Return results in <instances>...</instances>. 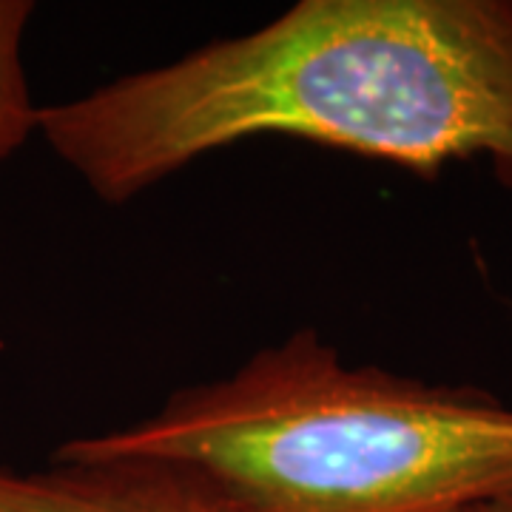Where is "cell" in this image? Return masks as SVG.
Instances as JSON below:
<instances>
[{
    "label": "cell",
    "instance_id": "cell-4",
    "mask_svg": "<svg viewBox=\"0 0 512 512\" xmlns=\"http://www.w3.org/2000/svg\"><path fill=\"white\" fill-rule=\"evenodd\" d=\"M35 18L32 0H0V163L37 134V111L23 66V37Z\"/></svg>",
    "mask_w": 512,
    "mask_h": 512
},
{
    "label": "cell",
    "instance_id": "cell-1",
    "mask_svg": "<svg viewBox=\"0 0 512 512\" xmlns=\"http://www.w3.org/2000/svg\"><path fill=\"white\" fill-rule=\"evenodd\" d=\"M37 134L123 205L251 137H296L512 191V0H299L245 35L46 103Z\"/></svg>",
    "mask_w": 512,
    "mask_h": 512
},
{
    "label": "cell",
    "instance_id": "cell-2",
    "mask_svg": "<svg viewBox=\"0 0 512 512\" xmlns=\"http://www.w3.org/2000/svg\"><path fill=\"white\" fill-rule=\"evenodd\" d=\"M63 447L185 464L245 512H458L512 495L510 404L345 365L313 328Z\"/></svg>",
    "mask_w": 512,
    "mask_h": 512
},
{
    "label": "cell",
    "instance_id": "cell-3",
    "mask_svg": "<svg viewBox=\"0 0 512 512\" xmlns=\"http://www.w3.org/2000/svg\"><path fill=\"white\" fill-rule=\"evenodd\" d=\"M0 512H245L174 461L86 456L57 444L40 470L0 464Z\"/></svg>",
    "mask_w": 512,
    "mask_h": 512
},
{
    "label": "cell",
    "instance_id": "cell-5",
    "mask_svg": "<svg viewBox=\"0 0 512 512\" xmlns=\"http://www.w3.org/2000/svg\"><path fill=\"white\" fill-rule=\"evenodd\" d=\"M458 512H512V495L510 498H498V501H484L476 507H467V510Z\"/></svg>",
    "mask_w": 512,
    "mask_h": 512
}]
</instances>
